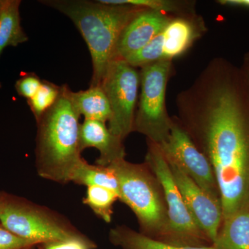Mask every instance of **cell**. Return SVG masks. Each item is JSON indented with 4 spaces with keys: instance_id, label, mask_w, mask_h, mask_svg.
<instances>
[{
    "instance_id": "cell-1",
    "label": "cell",
    "mask_w": 249,
    "mask_h": 249,
    "mask_svg": "<svg viewBox=\"0 0 249 249\" xmlns=\"http://www.w3.org/2000/svg\"><path fill=\"white\" fill-rule=\"evenodd\" d=\"M178 121L209 160L223 221L249 204V93L240 68L209 62L176 98Z\"/></svg>"
},
{
    "instance_id": "cell-2",
    "label": "cell",
    "mask_w": 249,
    "mask_h": 249,
    "mask_svg": "<svg viewBox=\"0 0 249 249\" xmlns=\"http://www.w3.org/2000/svg\"><path fill=\"white\" fill-rule=\"evenodd\" d=\"M42 4L65 15L75 24L88 45L93 73L89 87L100 86L116 46L127 24L145 8L107 4L87 0H45Z\"/></svg>"
},
{
    "instance_id": "cell-3",
    "label": "cell",
    "mask_w": 249,
    "mask_h": 249,
    "mask_svg": "<svg viewBox=\"0 0 249 249\" xmlns=\"http://www.w3.org/2000/svg\"><path fill=\"white\" fill-rule=\"evenodd\" d=\"M71 91L68 85H62L56 102L37 122L39 175L60 183L71 181L83 160L80 157V115L72 103Z\"/></svg>"
},
{
    "instance_id": "cell-4",
    "label": "cell",
    "mask_w": 249,
    "mask_h": 249,
    "mask_svg": "<svg viewBox=\"0 0 249 249\" xmlns=\"http://www.w3.org/2000/svg\"><path fill=\"white\" fill-rule=\"evenodd\" d=\"M108 166L119 181L120 199L132 210L147 233L161 240L168 225V214L155 180L142 165L129 163L124 159Z\"/></svg>"
},
{
    "instance_id": "cell-5",
    "label": "cell",
    "mask_w": 249,
    "mask_h": 249,
    "mask_svg": "<svg viewBox=\"0 0 249 249\" xmlns=\"http://www.w3.org/2000/svg\"><path fill=\"white\" fill-rule=\"evenodd\" d=\"M141 69V93L134 130L160 145L169 137L173 124L165 103L172 60H160Z\"/></svg>"
},
{
    "instance_id": "cell-6",
    "label": "cell",
    "mask_w": 249,
    "mask_h": 249,
    "mask_svg": "<svg viewBox=\"0 0 249 249\" xmlns=\"http://www.w3.org/2000/svg\"><path fill=\"white\" fill-rule=\"evenodd\" d=\"M145 160L161 186L167 204L168 225L160 241L184 247H208L211 242L193 220L166 159L159 145L150 141Z\"/></svg>"
},
{
    "instance_id": "cell-7",
    "label": "cell",
    "mask_w": 249,
    "mask_h": 249,
    "mask_svg": "<svg viewBox=\"0 0 249 249\" xmlns=\"http://www.w3.org/2000/svg\"><path fill=\"white\" fill-rule=\"evenodd\" d=\"M140 85V71L124 59L116 58L108 65L100 85L111 110L108 128L123 140L134 131Z\"/></svg>"
},
{
    "instance_id": "cell-8",
    "label": "cell",
    "mask_w": 249,
    "mask_h": 249,
    "mask_svg": "<svg viewBox=\"0 0 249 249\" xmlns=\"http://www.w3.org/2000/svg\"><path fill=\"white\" fill-rule=\"evenodd\" d=\"M0 224L14 235L36 245L80 235L42 210L7 196L0 213Z\"/></svg>"
},
{
    "instance_id": "cell-9",
    "label": "cell",
    "mask_w": 249,
    "mask_h": 249,
    "mask_svg": "<svg viewBox=\"0 0 249 249\" xmlns=\"http://www.w3.org/2000/svg\"><path fill=\"white\" fill-rule=\"evenodd\" d=\"M173 120L169 137L159 145L167 161L177 165L211 197L220 201L217 181L209 160L197 148L178 119Z\"/></svg>"
},
{
    "instance_id": "cell-10",
    "label": "cell",
    "mask_w": 249,
    "mask_h": 249,
    "mask_svg": "<svg viewBox=\"0 0 249 249\" xmlns=\"http://www.w3.org/2000/svg\"><path fill=\"white\" fill-rule=\"evenodd\" d=\"M168 164L193 220L213 245L223 219L221 201L211 197L177 165Z\"/></svg>"
},
{
    "instance_id": "cell-11",
    "label": "cell",
    "mask_w": 249,
    "mask_h": 249,
    "mask_svg": "<svg viewBox=\"0 0 249 249\" xmlns=\"http://www.w3.org/2000/svg\"><path fill=\"white\" fill-rule=\"evenodd\" d=\"M174 16L144 9L127 24L116 46L115 58L124 59L145 47L160 34Z\"/></svg>"
},
{
    "instance_id": "cell-12",
    "label": "cell",
    "mask_w": 249,
    "mask_h": 249,
    "mask_svg": "<svg viewBox=\"0 0 249 249\" xmlns=\"http://www.w3.org/2000/svg\"><path fill=\"white\" fill-rule=\"evenodd\" d=\"M122 139L111 134L105 123L85 120L80 127L81 152L88 147H95L100 152L97 164L108 166L116 160L124 159V147Z\"/></svg>"
},
{
    "instance_id": "cell-13",
    "label": "cell",
    "mask_w": 249,
    "mask_h": 249,
    "mask_svg": "<svg viewBox=\"0 0 249 249\" xmlns=\"http://www.w3.org/2000/svg\"><path fill=\"white\" fill-rule=\"evenodd\" d=\"M204 30V23L196 15L174 17L162 31L163 58L172 60L179 56Z\"/></svg>"
},
{
    "instance_id": "cell-14",
    "label": "cell",
    "mask_w": 249,
    "mask_h": 249,
    "mask_svg": "<svg viewBox=\"0 0 249 249\" xmlns=\"http://www.w3.org/2000/svg\"><path fill=\"white\" fill-rule=\"evenodd\" d=\"M213 246L215 249H249V204L224 220Z\"/></svg>"
},
{
    "instance_id": "cell-15",
    "label": "cell",
    "mask_w": 249,
    "mask_h": 249,
    "mask_svg": "<svg viewBox=\"0 0 249 249\" xmlns=\"http://www.w3.org/2000/svg\"><path fill=\"white\" fill-rule=\"evenodd\" d=\"M20 0H0V56L8 47L29 40L21 25Z\"/></svg>"
},
{
    "instance_id": "cell-16",
    "label": "cell",
    "mask_w": 249,
    "mask_h": 249,
    "mask_svg": "<svg viewBox=\"0 0 249 249\" xmlns=\"http://www.w3.org/2000/svg\"><path fill=\"white\" fill-rule=\"evenodd\" d=\"M72 103L85 120L101 121L106 124L110 120L111 110L106 93L101 86L89 87V89L71 91Z\"/></svg>"
},
{
    "instance_id": "cell-17",
    "label": "cell",
    "mask_w": 249,
    "mask_h": 249,
    "mask_svg": "<svg viewBox=\"0 0 249 249\" xmlns=\"http://www.w3.org/2000/svg\"><path fill=\"white\" fill-rule=\"evenodd\" d=\"M111 242L123 249H215L208 247H184L155 240L143 233L134 231L127 228H117L111 231Z\"/></svg>"
},
{
    "instance_id": "cell-18",
    "label": "cell",
    "mask_w": 249,
    "mask_h": 249,
    "mask_svg": "<svg viewBox=\"0 0 249 249\" xmlns=\"http://www.w3.org/2000/svg\"><path fill=\"white\" fill-rule=\"evenodd\" d=\"M71 181L89 186H100L115 192L120 199L119 181L109 166L92 165L82 161L72 176Z\"/></svg>"
},
{
    "instance_id": "cell-19",
    "label": "cell",
    "mask_w": 249,
    "mask_h": 249,
    "mask_svg": "<svg viewBox=\"0 0 249 249\" xmlns=\"http://www.w3.org/2000/svg\"><path fill=\"white\" fill-rule=\"evenodd\" d=\"M101 3L114 5H132L153 10L163 14L176 15L177 17L196 15L195 2L177 0H99Z\"/></svg>"
},
{
    "instance_id": "cell-20",
    "label": "cell",
    "mask_w": 249,
    "mask_h": 249,
    "mask_svg": "<svg viewBox=\"0 0 249 249\" xmlns=\"http://www.w3.org/2000/svg\"><path fill=\"white\" fill-rule=\"evenodd\" d=\"M119 196L115 192L100 186L88 187L85 204L106 222H110L112 206Z\"/></svg>"
},
{
    "instance_id": "cell-21",
    "label": "cell",
    "mask_w": 249,
    "mask_h": 249,
    "mask_svg": "<svg viewBox=\"0 0 249 249\" xmlns=\"http://www.w3.org/2000/svg\"><path fill=\"white\" fill-rule=\"evenodd\" d=\"M61 91V86L54 84L48 80H42V85L34 97L27 100L28 106L35 116L36 121L55 104Z\"/></svg>"
},
{
    "instance_id": "cell-22",
    "label": "cell",
    "mask_w": 249,
    "mask_h": 249,
    "mask_svg": "<svg viewBox=\"0 0 249 249\" xmlns=\"http://www.w3.org/2000/svg\"><path fill=\"white\" fill-rule=\"evenodd\" d=\"M42 80L35 73H26L22 74L16 81L15 88L19 96L31 99L35 96L42 85Z\"/></svg>"
},
{
    "instance_id": "cell-23",
    "label": "cell",
    "mask_w": 249,
    "mask_h": 249,
    "mask_svg": "<svg viewBox=\"0 0 249 249\" xmlns=\"http://www.w3.org/2000/svg\"><path fill=\"white\" fill-rule=\"evenodd\" d=\"M35 244L14 235L0 224V249H30Z\"/></svg>"
},
{
    "instance_id": "cell-24",
    "label": "cell",
    "mask_w": 249,
    "mask_h": 249,
    "mask_svg": "<svg viewBox=\"0 0 249 249\" xmlns=\"http://www.w3.org/2000/svg\"><path fill=\"white\" fill-rule=\"evenodd\" d=\"M42 249H92L94 244L88 239L79 235L67 240L48 242L41 245Z\"/></svg>"
},
{
    "instance_id": "cell-25",
    "label": "cell",
    "mask_w": 249,
    "mask_h": 249,
    "mask_svg": "<svg viewBox=\"0 0 249 249\" xmlns=\"http://www.w3.org/2000/svg\"><path fill=\"white\" fill-rule=\"evenodd\" d=\"M218 2L224 6L249 9V0H219Z\"/></svg>"
},
{
    "instance_id": "cell-26",
    "label": "cell",
    "mask_w": 249,
    "mask_h": 249,
    "mask_svg": "<svg viewBox=\"0 0 249 249\" xmlns=\"http://www.w3.org/2000/svg\"><path fill=\"white\" fill-rule=\"evenodd\" d=\"M240 70L242 74H243L249 93V52L245 54L243 64H242V67H240Z\"/></svg>"
},
{
    "instance_id": "cell-27",
    "label": "cell",
    "mask_w": 249,
    "mask_h": 249,
    "mask_svg": "<svg viewBox=\"0 0 249 249\" xmlns=\"http://www.w3.org/2000/svg\"><path fill=\"white\" fill-rule=\"evenodd\" d=\"M6 196H1L0 195V213H1V210H2L3 206H4L5 200H6Z\"/></svg>"
},
{
    "instance_id": "cell-28",
    "label": "cell",
    "mask_w": 249,
    "mask_h": 249,
    "mask_svg": "<svg viewBox=\"0 0 249 249\" xmlns=\"http://www.w3.org/2000/svg\"><path fill=\"white\" fill-rule=\"evenodd\" d=\"M1 83H0V89H1Z\"/></svg>"
},
{
    "instance_id": "cell-29",
    "label": "cell",
    "mask_w": 249,
    "mask_h": 249,
    "mask_svg": "<svg viewBox=\"0 0 249 249\" xmlns=\"http://www.w3.org/2000/svg\"><path fill=\"white\" fill-rule=\"evenodd\" d=\"M34 249V247H33V248H31V249Z\"/></svg>"
}]
</instances>
